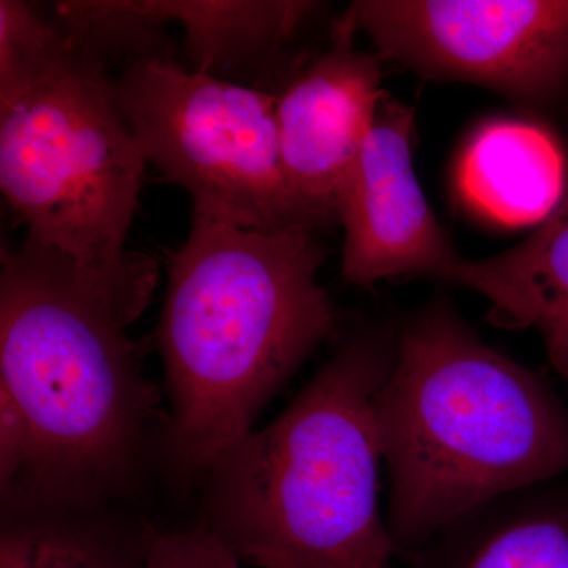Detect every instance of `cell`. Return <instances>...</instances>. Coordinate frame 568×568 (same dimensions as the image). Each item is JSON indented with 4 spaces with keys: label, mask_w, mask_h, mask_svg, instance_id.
Listing matches in <instances>:
<instances>
[{
    "label": "cell",
    "mask_w": 568,
    "mask_h": 568,
    "mask_svg": "<svg viewBox=\"0 0 568 568\" xmlns=\"http://www.w3.org/2000/svg\"><path fill=\"white\" fill-rule=\"evenodd\" d=\"M373 407L399 558L474 508L568 474V407L444 295L396 336Z\"/></svg>",
    "instance_id": "cell-1"
},
{
    "label": "cell",
    "mask_w": 568,
    "mask_h": 568,
    "mask_svg": "<svg viewBox=\"0 0 568 568\" xmlns=\"http://www.w3.org/2000/svg\"><path fill=\"white\" fill-rule=\"evenodd\" d=\"M2 491L84 500L119 484L160 395L121 317L62 256L2 246Z\"/></svg>",
    "instance_id": "cell-2"
},
{
    "label": "cell",
    "mask_w": 568,
    "mask_h": 568,
    "mask_svg": "<svg viewBox=\"0 0 568 568\" xmlns=\"http://www.w3.org/2000/svg\"><path fill=\"white\" fill-rule=\"evenodd\" d=\"M324 257L310 231L244 230L193 211L159 327L171 448L183 466L211 469L334 334L338 317L317 282Z\"/></svg>",
    "instance_id": "cell-3"
},
{
    "label": "cell",
    "mask_w": 568,
    "mask_h": 568,
    "mask_svg": "<svg viewBox=\"0 0 568 568\" xmlns=\"http://www.w3.org/2000/svg\"><path fill=\"white\" fill-rule=\"evenodd\" d=\"M395 336L365 327L282 416L211 467V528L260 568H394L399 558L379 507L375 396Z\"/></svg>",
    "instance_id": "cell-4"
},
{
    "label": "cell",
    "mask_w": 568,
    "mask_h": 568,
    "mask_svg": "<svg viewBox=\"0 0 568 568\" xmlns=\"http://www.w3.org/2000/svg\"><path fill=\"white\" fill-rule=\"evenodd\" d=\"M145 163L115 84L82 43L65 65L0 106L3 196L28 237L62 256L126 325L156 284L151 257L125 250Z\"/></svg>",
    "instance_id": "cell-5"
},
{
    "label": "cell",
    "mask_w": 568,
    "mask_h": 568,
    "mask_svg": "<svg viewBox=\"0 0 568 568\" xmlns=\"http://www.w3.org/2000/svg\"><path fill=\"white\" fill-rule=\"evenodd\" d=\"M115 91L145 159L192 194L194 212L264 233L328 226L287 178L276 97L153 55Z\"/></svg>",
    "instance_id": "cell-6"
},
{
    "label": "cell",
    "mask_w": 568,
    "mask_h": 568,
    "mask_svg": "<svg viewBox=\"0 0 568 568\" xmlns=\"http://www.w3.org/2000/svg\"><path fill=\"white\" fill-rule=\"evenodd\" d=\"M345 17L381 59L544 104L568 85V0H358Z\"/></svg>",
    "instance_id": "cell-7"
},
{
    "label": "cell",
    "mask_w": 568,
    "mask_h": 568,
    "mask_svg": "<svg viewBox=\"0 0 568 568\" xmlns=\"http://www.w3.org/2000/svg\"><path fill=\"white\" fill-rule=\"evenodd\" d=\"M414 111L384 92L375 123L336 193L343 276L372 287L402 275L443 276L458 260L413 164Z\"/></svg>",
    "instance_id": "cell-8"
},
{
    "label": "cell",
    "mask_w": 568,
    "mask_h": 568,
    "mask_svg": "<svg viewBox=\"0 0 568 568\" xmlns=\"http://www.w3.org/2000/svg\"><path fill=\"white\" fill-rule=\"evenodd\" d=\"M353 22L336 24L328 51L276 97L287 178L324 220L338 222L336 193L375 123L384 95L383 59L355 50Z\"/></svg>",
    "instance_id": "cell-9"
},
{
    "label": "cell",
    "mask_w": 568,
    "mask_h": 568,
    "mask_svg": "<svg viewBox=\"0 0 568 568\" xmlns=\"http://www.w3.org/2000/svg\"><path fill=\"white\" fill-rule=\"evenodd\" d=\"M443 278L487 298L489 321L536 328L568 381V194L525 242L481 261H455Z\"/></svg>",
    "instance_id": "cell-10"
},
{
    "label": "cell",
    "mask_w": 568,
    "mask_h": 568,
    "mask_svg": "<svg viewBox=\"0 0 568 568\" xmlns=\"http://www.w3.org/2000/svg\"><path fill=\"white\" fill-rule=\"evenodd\" d=\"M555 481L474 508L407 556V568H568V485Z\"/></svg>",
    "instance_id": "cell-11"
},
{
    "label": "cell",
    "mask_w": 568,
    "mask_h": 568,
    "mask_svg": "<svg viewBox=\"0 0 568 568\" xmlns=\"http://www.w3.org/2000/svg\"><path fill=\"white\" fill-rule=\"evenodd\" d=\"M562 149L536 123L500 119L467 142L457 171L459 194L489 222L519 227L544 222L566 190Z\"/></svg>",
    "instance_id": "cell-12"
},
{
    "label": "cell",
    "mask_w": 568,
    "mask_h": 568,
    "mask_svg": "<svg viewBox=\"0 0 568 568\" xmlns=\"http://www.w3.org/2000/svg\"><path fill=\"white\" fill-rule=\"evenodd\" d=\"M132 6L153 24L182 22L194 71L213 74V70L241 65L257 54L274 51L293 37L315 3L148 0Z\"/></svg>",
    "instance_id": "cell-13"
},
{
    "label": "cell",
    "mask_w": 568,
    "mask_h": 568,
    "mask_svg": "<svg viewBox=\"0 0 568 568\" xmlns=\"http://www.w3.org/2000/svg\"><path fill=\"white\" fill-rule=\"evenodd\" d=\"M80 40L43 20L24 2H0V106L71 61Z\"/></svg>",
    "instance_id": "cell-14"
},
{
    "label": "cell",
    "mask_w": 568,
    "mask_h": 568,
    "mask_svg": "<svg viewBox=\"0 0 568 568\" xmlns=\"http://www.w3.org/2000/svg\"><path fill=\"white\" fill-rule=\"evenodd\" d=\"M0 568H118L102 548L52 528L11 529L0 544Z\"/></svg>",
    "instance_id": "cell-15"
},
{
    "label": "cell",
    "mask_w": 568,
    "mask_h": 568,
    "mask_svg": "<svg viewBox=\"0 0 568 568\" xmlns=\"http://www.w3.org/2000/svg\"><path fill=\"white\" fill-rule=\"evenodd\" d=\"M138 568H244L211 528L173 530L149 538Z\"/></svg>",
    "instance_id": "cell-16"
}]
</instances>
